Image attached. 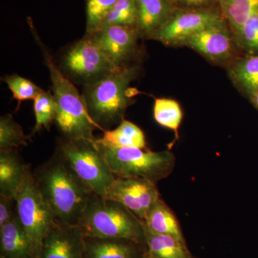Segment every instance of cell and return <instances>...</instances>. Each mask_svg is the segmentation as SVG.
I'll return each mask as SVG.
<instances>
[{
    "instance_id": "obj_1",
    "label": "cell",
    "mask_w": 258,
    "mask_h": 258,
    "mask_svg": "<svg viewBox=\"0 0 258 258\" xmlns=\"http://www.w3.org/2000/svg\"><path fill=\"white\" fill-rule=\"evenodd\" d=\"M42 198L60 221L78 225L93 193L57 152L33 172Z\"/></svg>"
},
{
    "instance_id": "obj_2",
    "label": "cell",
    "mask_w": 258,
    "mask_h": 258,
    "mask_svg": "<svg viewBox=\"0 0 258 258\" xmlns=\"http://www.w3.org/2000/svg\"><path fill=\"white\" fill-rule=\"evenodd\" d=\"M28 23L35 41L41 51L44 63L50 73L52 93L57 105L55 122L61 137L72 140H95L93 132L98 127L88 113L82 93H79L74 83L59 69L32 22Z\"/></svg>"
},
{
    "instance_id": "obj_3",
    "label": "cell",
    "mask_w": 258,
    "mask_h": 258,
    "mask_svg": "<svg viewBox=\"0 0 258 258\" xmlns=\"http://www.w3.org/2000/svg\"><path fill=\"white\" fill-rule=\"evenodd\" d=\"M139 71V66L132 63L119 68L96 83L83 86L82 96L87 111L98 129L110 130L124 119L125 110L134 103L137 93L131 84Z\"/></svg>"
},
{
    "instance_id": "obj_4",
    "label": "cell",
    "mask_w": 258,
    "mask_h": 258,
    "mask_svg": "<svg viewBox=\"0 0 258 258\" xmlns=\"http://www.w3.org/2000/svg\"><path fill=\"white\" fill-rule=\"evenodd\" d=\"M86 237L145 242L144 222L118 202L91 195L79 225Z\"/></svg>"
},
{
    "instance_id": "obj_5",
    "label": "cell",
    "mask_w": 258,
    "mask_h": 258,
    "mask_svg": "<svg viewBox=\"0 0 258 258\" xmlns=\"http://www.w3.org/2000/svg\"><path fill=\"white\" fill-rule=\"evenodd\" d=\"M56 152L93 193L104 198L115 179L97 142L90 139H57Z\"/></svg>"
},
{
    "instance_id": "obj_6",
    "label": "cell",
    "mask_w": 258,
    "mask_h": 258,
    "mask_svg": "<svg viewBox=\"0 0 258 258\" xmlns=\"http://www.w3.org/2000/svg\"><path fill=\"white\" fill-rule=\"evenodd\" d=\"M115 177L142 178L157 184L170 175L175 157L169 151L152 152L137 148H114L97 141Z\"/></svg>"
},
{
    "instance_id": "obj_7",
    "label": "cell",
    "mask_w": 258,
    "mask_h": 258,
    "mask_svg": "<svg viewBox=\"0 0 258 258\" xmlns=\"http://www.w3.org/2000/svg\"><path fill=\"white\" fill-rule=\"evenodd\" d=\"M60 71L74 84H92L119 68L87 36L61 51L56 61Z\"/></svg>"
},
{
    "instance_id": "obj_8",
    "label": "cell",
    "mask_w": 258,
    "mask_h": 258,
    "mask_svg": "<svg viewBox=\"0 0 258 258\" xmlns=\"http://www.w3.org/2000/svg\"><path fill=\"white\" fill-rule=\"evenodd\" d=\"M17 215L38 254L40 245L56 217L42 198L31 169L15 195Z\"/></svg>"
},
{
    "instance_id": "obj_9",
    "label": "cell",
    "mask_w": 258,
    "mask_h": 258,
    "mask_svg": "<svg viewBox=\"0 0 258 258\" xmlns=\"http://www.w3.org/2000/svg\"><path fill=\"white\" fill-rule=\"evenodd\" d=\"M104 198L121 204L144 222L149 209L160 196L157 185L149 180L115 177Z\"/></svg>"
},
{
    "instance_id": "obj_10",
    "label": "cell",
    "mask_w": 258,
    "mask_h": 258,
    "mask_svg": "<svg viewBox=\"0 0 258 258\" xmlns=\"http://www.w3.org/2000/svg\"><path fill=\"white\" fill-rule=\"evenodd\" d=\"M108 59L118 68L132 64L137 53L139 38L135 28L107 26L86 33Z\"/></svg>"
},
{
    "instance_id": "obj_11",
    "label": "cell",
    "mask_w": 258,
    "mask_h": 258,
    "mask_svg": "<svg viewBox=\"0 0 258 258\" xmlns=\"http://www.w3.org/2000/svg\"><path fill=\"white\" fill-rule=\"evenodd\" d=\"M220 25H224L223 21L220 15L213 12H186L171 17L154 40L167 45H182L195 34Z\"/></svg>"
},
{
    "instance_id": "obj_12",
    "label": "cell",
    "mask_w": 258,
    "mask_h": 258,
    "mask_svg": "<svg viewBox=\"0 0 258 258\" xmlns=\"http://www.w3.org/2000/svg\"><path fill=\"white\" fill-rule=\"evenodd\" d=\"M85 235L79 225L56 219L40 245L37 258H83Z\"/></svg>"
},
{
    "instance_id": "obj_13",
    "label": "cell",
    "mask_w": 258,
    "mask_h": 258,
    "mask_svg": "<svg viewBox=\"0 0 258 258\" xmlns=\"http://www.w3.org/2000/svg\"><path fill=\"white\" fill-rule=\"evenodd\" d=\"M182 45L215 61L227 60L232 51V38L225 25L212 27L198 32L189 37Z\"/></svg>"
},
{
    "instance_id": "obj_14",
    "label": "cell",
    "mask_w": 258,
    "mask_h": 258,
    "mask_svg": "<svg viewBox=\"0 0 258 258\" xmlns=\"http://www.w3.org/2000/svg\"><path fill=\"white\" fill-rule=\"evenodd\" d=\"M137 21L136 30L139 37L154 39L171 18L169 0H136Z\"/></svg>"
},
{
    "instance_id": "obj_15",
    "label": "cell",
    "mask_w": 258,
    "mask_h": 258,
    "mask_svg": "<svg viewBox=\"0 0 258 258\" xmlns=\"http://www.w3.org/2000/svg\"><path fill=\"white\" fill-rule=\"evenodd\" d=\"M0 251L4 258H37V252L18 215L0 227Z\"/></svg>"
},
{
    "instance_id": "obj_16",
    "label": "cell",
    "mask_w": 258,
    "mask_h": 258,
    "mask_svg": "<svg viewBox=\"0 0 258 258\" xmlns=\"http://www.w3.org/2000/svg\"><path fill=\"white\" fill-rule=\"evenodd\" d=\"M139 244L124 239L98 238L85 236L83 258H143Z\"/></svg>"
},
{
    "instance_id": "obj_17",
    "label": "cell",
    "mask_w": 258,
    "mask_h": 258,
    "mask_svg": "<svg viewBox=\"0 0 258 258\" xmlns=\"http://www.w3.org/2000/svg\"><path fill=\"white\" fill-rule=\"evenodd\" d=\"M30 169L17 149L0 150V195L15 198Z\"/></svg>"
},
{
    "instance_id": "obj_18",
    "label": "cell",
    "mask_w": 258,
    "mask_h": 258,
    "mask_svg": "<svg viewBox=\"0 0 258 258\" xmlns=\"http://www.w3.org/2000/svg\"><path fill=\"white\" fill-rule=\"evenodd\" d=\"M99 143L114 148H137L146 149L147 142L143 131L138 125L127 120H122L115 128L103 131Z\"/></svg>"
},
{
    "instance_id": "obj_19",
    "label": "cell",
    "mask_w": 258,
    "mask_h": 258,
    "mask_svg": "<svg viewBox=\"0 0 258 258\" xmlns=\"http://www.w3.org/2000/svg\"><path fill=\"white\" fill-rule=\"evenodd\" d=\"M144 225L148 230L154 233L173 236L184 242L177 219L170 208L160 198L149 209L144 220Z\"/></svg>"
},
{
    "instance_id": "obj_20",
    "label": "cell",
    "mask_w": 258,
    "mask_h": 258,
    "mask_svg": "<svg viewBox=\"0 0 258 258\" xmlns=\"http://www.w3.org/2000/svg\"><path fill=\"white\" fill-rule=\"evenodd\" d=\"M145 243L146 258H190L184 242L173 236L154 233L146 226Z\"/></svg>"
},
{
    "instance_id": "obj_21",
    "label": "cell",
    "mask_w": 258,
    "mask_h": 258,
    "mask_svg": "<svg viewBox=\"0 0 258 258\" xmlns=\"http://www.w3.org/2000/svg\"><path fill=\"white\" fill-rule=\"evenodd\" d=\"M220 4L236 37L249 17L258 9V0H220Z\"/></svg>"
},
{
    "instance_id": "obj_22",
    "label": "cell",
    "mask_w": 258,
    "mask_h": 258,
    "mask_svg": "<svg viewBox=\"0 0 258 258\" xmlns=\"http://www.w3.org/2000/svg\"><path fill=\"white\" fill-rule=\"evenodd\" d=\"M33 101L35 124L30 137L42 128L50 130L51 124L55 122L57 115V105L52 91L43 90Z\"/></svg>"
},
{
    "instance_id": "obj_23",
    "label": "cell",
    "mask_w": 258,
    "mask_h": 258,
    "mask_svg": "<svg viewBox=\"0 0 258 258\" xmlns=\"http://www.w3.org/2000/svg\"><path fill=\"white\" fill-rule=\"evenodd\" d=\"M31 142L30 136L24 133L21 125L17 123L10 113L0 118V150L18 149Z\"/></svg>"
},
{
    "instance_id": "obj_24",
    "label": "cell",
    "mask_w": 258,
    "mask_h": 258,
    "mask_svg": "<svg viewBox=\"0 0 258 258\" xmlns=\"http://www.w3.org/2000/svg\"><path fill=\"white\" fill-rule=\"evenodd\" d=\"M137 21V6L136 0H118L103 19L98 28L107 26L136 28Z\"/></svg>"
},
{
    "instance_id": "obj_25",
    "label": "cell",
    "mask_w": 258,
    "mask_h": 258,
    "mask_svg": "<svg viewBox=\"0 0 258 258\" xmlns=\"http://www.w3.org/2000/svg\"><path fill=\"white\" fill-rule=\"evenodd\" d=\"M232 79L251 94L258 91V55L239 61L230 72Z\"/></svg>"
},
{
    "instance_id": "obj_26",
    "label": "cell",
    "mask_w": 258,
    "mask_h": 258,
    "mask_svg": "<svg viewBox=\"0 0 258 258\" xmlns=\"http://www.w3.org/2000/svg\"><path fill=\"white\" fill-rule=\"evenodd\" d=\"M182 111L176 101L169 98H157L154 102V117L159 125L178 132L181 120Z\"/></svg>"
},
{
    "instance_id": "obj_27",
    "label": "cell",
    "mask_w": 258,
    "mask_h": 258,
    "mask_svg": "<svg viewBox=\"0 0 258 258\" xmlns=\"http://www.w3.org/2000/svg\"><path fill=\"white\" fill-rule=\"evenodd\" d=\"M3 81L8 85L13 93V98L19 103L28 100H34L43 91L30 80L17 74L5 76Z\"/></svg>"
},
{
    "instance_id": "obj_28",
    "label": "cell",
    "mask_w": 258,
    "mask_h": 258,
    "mask_svg": "<svg viewBox=\"0 0 258 258\" xmlns=\"http://www.w3.org/2000/svg\"><path fill=\"white\" fill-rule=\"evenodd\" d=\"M118 0H86V32L96 30Z\"/></svg>"
},
{
    "instance_id": "obj_29",
    "label": "cell",
    "mask_w": 258,
    "mask_h": 258,
    "mask_svg": "<svg viewBox=\"0 0 258 258\" xmlns=\"http://www.w3.org/2000/svg\"><path fill=\"white\" fill-rule=\"evenodd\" d=\"M236 39L244 50L249 53H257L258 9L244 23Z\"/></svg>"
},
{
    "instance_id": "obj_30",
    "label": "cell",
    "mask_w": 258,
    "mask_h": 258,
    "mask_svg": "<svg viewBox=\"0 0 258 258\" xmlns=\"http://www.w3.org/2000/svg\"><path fill=\"white\" fill-rule=\"evenodd\" d=\"M17 214L15 198L0 195V227L10 222Z\"/></svg>"
},
{
    "instance_id": "obj_31",
    "label": "cell",
    "mask_w": 258,
    "mask_h": 258,
    "mask_svg": "<svg viewBox=\"0 0 258 258\" xmlns=\"http://www.w3.org/2000/svg\"><path fill=\"white\" fill-rule=\"evenodd\" d=\"M179 1L188 6H200V5L206 4L211 0H179Z\"/></svg>"
},
{
    "instance_id": "obj_32",
    "label": "cell",
    "mask_w": 258,
    "mask_h": 258,
    "mask_svg": "<svg viewBox=\"0 0 258 258\" xmlns=\"http://www.w3.org/2000/svg\"><path fill=\"white\" fill-rule=\"evenodd\" d=\"M252 101H253L254 105L258 108V91L253 93V94L252 95Z\"/></svg>"
},
{
    "instance_id": "obj_33",
    "label": "cell",
    "mask_w": 258,
    "mask_h": 258,
    "mask_svg": "<svg viewBox=\"0 0 258 258\" xmlns=\"http://www.w3.org/2000/svg\"><path fill=\"white\" fill-rule=\"evenodd\" d=\"M0 258H4V257H0Z\"/></svg>"
}]
</instances>
